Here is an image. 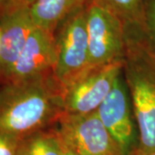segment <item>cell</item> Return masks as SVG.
I'll use <instances>...</instances> for the list:
<instances>
[{
	"mask_svg": "<svg viewBox=\"0 0 155 155\" xmlns=\"http://www.w3.org/2000/svg\"><path fill=\"white\" fill-rule=\"evenodd\" d=\"M57 124L62 140L76 155H123L97 112L86 115L64 113Z\"/></svg>",
	"mask_w": 155,
	"mask_h": 155,
	"instance_id": "cell-4",
	"label": "cell"
},
{
	"mask_svg": "<svg viewBox=\"0 0 155 155\" xmlns=\"http://www.w3.org/2000/svg\"><path fill=\"white\" fill-rule=\"evenodd\" d=\"M56 61L53 74L66 88L91 67L86 6L63 22L55 32Z\"/></svg>",
	"mask_w": 155,
	"mask_h": 155,
	"instance_id": "cell-3",
	"label": "cell"
},
{
	"mask_svg": "<svg viewBox=\"0 0 155 155\" xmlns=\"http://www.w3.org/2000/svg\"><path fill=\"white\" fill-rule=\"evenodd\" d=\"M35 1V0H0V17L17 9L30 7Z\"/></svg>",
	"mask_w": 155,
	"mask_h": 155,
	"instance_id": "cell-15",
	"label": "cell"
},
{
	"mask_svg": "<svg viewBox=\"0 0 155 155\" xmlns=\"http://www.w3.org/2000/svg\"><path fill=\"white\" fill-rule=\"evenodd\" d=\"M66 152H65V155H76L73 152H72V150H70L68 147H67V146H66Z\"/></svg>",
	"mask_w": 155,
	"mask_h": 155,
	"instance_id": "cell-17",
	"label": "cell"
},
{
	"mask_svg": "<svg viewBox=\"0 0 155 155\" xmlns=\"http://www.w3.org/2000/svg\"><path fill=\"white\" fill-rule=\"evenodd\" d=\"M114 14L124 28H147L145 19L144 0H87Z\"/></svg>",
	"mask_w": 155,
	"mask_h": 155,
	"instance_id": "cell-12",
	"label": "cell"
},
{
	"mask_svg": "<svg viewBox=\"0 0 155 155\" xmlns=\"http://www.w3.org/2000/svg\"><path fill=\"white\" fill-rule=\"evenodd\" d=\"M55 61V35L35 26L5 81L53 73Z\"/></svg>",
	"mask_w": 155,
	"mask_h": 155,
	"instance_id": "cell-8",
	"label": "cell"
},
{
	"mask_svg": "<svg viewBox=\"0 0 155 155\" xmlns=\"http://www.w3.org/2000/svg\"><path fill=\"white\" fill-rule=\"evenodd\" d=\"M86 27L91 67L123 62L125 30L114 14L94 4H86Z\"/></svg>",
	"mask_w": 155,
	"mask_h": 155,
	"instance_id": "cell-5",
	"label": "cell"
},
{
	"mask_svg": "<svg viewBox=\"0 0 155 155\" xmlns=\"http://www.w3.org/2000/svg\"><path fill=\"white\" fill-rule=\"evenodd\" d=\"M86 4L87 0H35L29 9L35 26L55 35L61 24Z\"/></svg>",
	"mask_w": 155,
	"mask_h": 155,
	"instance_id": "cell-10",
	"label": "cell"
},
{
	"mask_svg": "<svg viewBox=\"0 0 155 155\" xmlns=\"http://www.w3.org/2000/svg\"><path fill=\"white\" fill-rule=\"evenodd\" d=\"M123 62L91 67L63 90L64 112L86 115L97 110L111 91Z\"/></svg>",
	"mask_w": 155,
	"mask_h": 155,
	"instance_id": "cell-6",
	"label": "cell"
},
{
	"mask_svg": "<svg viewBox=\"0 0 155 155\" xmlns=\"http://www.w3.org/2000/svg\"><path fill=\"white\" fill-rule=\"evenodd\" d=\"M29 8L17 9L0 17L1 83L8 78L35 28Z\"/></svg>",
	"mask_w": 155,
	"mask_h": 155,
	"instance_id": "cell-9",
	"label": "cell"
},
{
	"mask_svg": "<svg viewBox=\"0 0 155 155\" xmlns=\"http://www.w3.org/2000/svg\"><path fill=\"white\" fill-rule=\"evenodd\" d=\"M63 88L53 73L0 85V133L19 139L48 128L64 114Z\"/></svg>",
	"mask_w": 155,
	"mask_h": 155,
	"instance_id": "cell-1",
	"label": "cell"
},
{
	"mask_svg": "<svg viewBox=\"0 0 155 155\" xmlns=\"http://www.w3.org/2000/svg\"><path fill=\"white\" fill-rule=\"evenodd\" d=\"M129 155H155V152H151V153H141L139 152L138 150H134L133 153H131Z\"/></svg>",
	"mask_w": 155,
	"mask_h": 155,
	"instance_id": "cell-16",
	"label": "cell"
},
{
	"mask_svg": "<svg viewBox=\"0 0 155 155\" xmlns=\"http://www.w3.org/2000/svg\"><path fill=\"white\" fill-rule=\"evenodd\" d=\"M96 112L120 147L123 155H129L137 148V125L122 72L116 79L111 91Z\"/></svg>",
	"mask_w": 155,
	"mask_h": 155,
	"instance_id": "cell-7",
	"label": "cell"
},
{
	"mask_svg": "<svg viewBox=\"0 0 155 155\" xmlns=\"http://www.w3.org/2000/svg\"><path fill=\"white\" fill-rule=\"evenodd\" d=\"M144 11L147 33L155 48V0H144Z\"/></svg>",
	"mask_w": 155,
	"mask_h": 155,
	"instance_id": "cell-13",
	"label": "cell"
},
{
	"mask_svg": "<svg viewBox=\"0 0 155 155\" xmlns=\"http://www.w3.org/2000/svg\"><path fill=\"white\" fill-rule=\"evenodd\" d=\"M66 145L57 128H45L19 140L17 155H65Z\"/></svg>",
	"mask_w": 155,
	"mask_h": 155,
	"instance_id": "cell-11",
	"label": "cell"
},
{
	"mask_svg": "<svg viewBox=\"0 0 155 155\" xmlns=\"http://www.w3.org/2000/svg\"><path fill=\"white\" fill-rule=\"evenodd\" d=\"M122 73L132 102L141 153L155 152V48L147 28H124Z\"/></svg>",
	"mask_w": 155,
	"mask_h": 155,
	"instance_id": "cell-2",
	"label": "cell"
},
{
	"mask_svg": "<svg viewBox=\"0 0 155 155\" xmlns=\"http://www.w3.org/2000/svg\"><path fill=\"white\" fill-rule=\"evenodd\" d=\"M19 140L14 135L0 133V155H17Z\"/></svg>",
	"mask_w": 155,
	"mask_h": 155,
	"instance_id": "cell-14",
	"label": "cell"
}]
</instances>
